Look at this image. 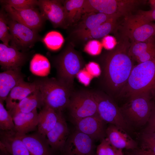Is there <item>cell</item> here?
Wrapping results in <instances>:
<instances>
[{"label":"cell","mask_w":155,"mask_h":155,"mask_svg":"<svg viewBox=\"0 0 155 155\" xmlns=\"http://www.w3.org/2000/svg\"><path fill=\"white\" fill-rule=\"evenodd\" d=\"M123 45L116 48L107 54L105 59L103 80L107 89L112 93L120 92L134 66L129 54V48Z\"/></svg>","instance_id":"cell-1"},{"label":"cell","mask_w":155,"mask_h":155,"mask_svg":"<svg viewBox=\"0 0 155 155\" xmlns=\"http://www.w3.org/2000/svg\"><path fill=\"white\" fill-rule=\"evenodd\" d=\"M144 92L148 93L155 100V59L134 66L119 95L129 97Z\"/></svg>","instance_id":"cell-2"},{"label":"cell","mask_w":155,"mask_h":155,"mask_svg":"<svg viewBox=\"0 0 155 155\" xmlns=\"http://www.w3.org/2000/svg\"><path fill=\"white\" fill-rule=\"evenodd\" d=\"M41 94L43 106L57 111L67 108L73 92L57 79L45 77L35 81Z\"/></svg>","instance_id":"cell-3"},{"label":"cell","mask_w":155,"mask_h":155,"mask_svg":"<svg viewBox=\"0 0 155 155\" xmlns=\"http://www.w3.org/2000/svg\"><path fill=\"white\" fill-rule=\"evenodd\" d=\"M121 108V113L128 124L141 126L148 123L154 103L148 93L141 92L131 96Z\"/></svg>","instance_id":"cell-4"},{"label":"cell","mask_w":155,"mask_h":155,"mask_svg":"<svg viewBox=\"0 0 155 155\" xmlns=\"http://www.w3.org/2000/svg\"><path fill=\"white\" fill-rule=\"evenodd\" d=\"M55 65L57 79L73 92L75 77L82 66L79 55L73 49L68 48L57 56Z\"/></svg>","instance_id":"cell-5"},{"label":"cell","mask_w":155,"mask_h":155,"mask_svg":"<svg viewBox=\"0 0 155 155\" xmlns=\"http://www.w3.org/2000/svg\"><path fill=\"white\" fill-rule=\"evenodd\" d=\"M96 104L98 114L104 122L128 132L131 126L123 115L120 108L109 96L99 91H92Z\"/></svg>","instance_id":"cell-6"},{"label":"cell","mask_w":155,"mask_h":155,"mask_svg":"<svg viewBox=\"0 0 155 155\" xmlns=\"http://www.w3.org/2000/svg\"><path fill=\"white\" fill-rule=\"evenodd\" d=\"M67 108L73 123L83 118L98 114L92 91L73 92Z\"/></svg>","instance_id":"cell-7"},{"label":"cell","mask_w":155,"mask_h":155,"mask_svg":"<svg viewBox=\"0 0 155 155\" xmlns=\"http://www.w3.org/2000/svg\"><path fill=\"white\" fill-rule=\"evenodd\" d=\"M138 1L131 0H85L84 13H100L120 17L126 15Z\"/></svg>","instance_id":"cell-8"},{"label":"cell","mask_w":155,"mask_h":155,"mask_svg":"<svg viewBox=\"0 0 155 155\" xmlns=\"http://www.w3.org/2000/svg\"><path fill=\"white\" fill-rule=\"evenodd\" d=\"M7 24L11 36L10 46L19 51L21 50L24 52L40 40V37L38 32L11 19L8 16Z\"/></svg>","instance_id":"cell-9"},{"label":"cell","mask_w":155,"mask_h":155,"mask_svg":"<svg viewBox=\"0 0 155 155\" xmlns=\"http://www.w3.org/2000/svg\"><path fill=\"white\" fill-rule=\"evenodd\" d=\"M124 31L132 42H145L155 36V25L143 20L136 15L126 18Z\"/></svg>","instance_id":"cell-10"},{"label":"cell","mask_w":155,"mask_h":155,"mask_svg":"<svg viewBox=\"0 0 155 155\" xmlns=\"http://www.w3.org/2000/svg\"><path fill=\"white\" fill-rule=\"evenodd\" d=\"M4 9L11 19L38 32L42 27L45 20L35 8L18 9L8 5Z\"/></svg>","instance_id":"cell-11"},{"label":"cell","mask_w":155,"mask_h":155,"mask_svg":"<svg viewBox=\"0 0 155 155\" xmlns=\"http://www.w3.org/2000/svg\"><path fill=\"white\" fill-rule=\"evenodd\" d=\"M94 140L76 129L70 133L63 150L65 155H93Z\"/></svg>","instance_id":"cell-12"},{"label":"cell","mask_w":155,"mask_h":155,"mask_svg":"<svg viewBox=\"0 0 155 155\" xmlns=\"http://www.w3.org/2000/svg\"><path fill=\"white\" fill-rule=\"evenodd\" d=\"M61 1L39 0L38 6L46 20H48L54 27L66 28L63 4Z\"/></svg>","instance_id":"cell-13"},{"label":"cell","mask_w":155,"mask_h":155,"mask_svg":"<svg viewBox=\"0 0 155 155\" xmlns=\"http://www.w3.org/2000/svg\"><path fill=\"white\" fill-rule=\"evenodd\" d=\"M104 122L98 114L82 119L74 123L76 129L94 140H102L106 135Z\"/></svg>","instance_id":"cell-14"},{"label":"cell","mask_w":155,"mask_h":155,"mask_svg":"<svg viewBox=\"0 0 155 155\" xmlns=\"http://www.w3.org/2000/svg\"><path fill=\"white\" fill-rule=\"evenodd\" d=\"M28 56L10 46L0 44V64L5 71L21 69L26 63Z\"/></svg>","instance_id":"cell-15"},{"label":"cell","mask_w":155,"mask_h":155,"mask_svg":"<svg viewBox=\"0 0 155 155\" xmlns=\"http://www.w3.org/2000/svg\"><path fill=\"white\" fill-rule=\"evenodd\" d=\"M0 150L9 155H31L22 140L13 130L0 131Z\"/></svg>","instance_id":"cell-16"},{"label":"cell","mask_w":155,"mask_h":155,"mask_svg":"<svg viewBox=\"0 0 155 155\" xmlns=\"http://www.w3.org/2000/svg\"><path fill=\"white\" fill-rule=\"evenodd\" d=\"M70 134L62 111H59L56 124L46 135L48 143L53 149L63 150Z\"/></svg>","instance_id":"cell-17"},{"label":"cell","mask_w":155,"mask_h":155,"mask_svg":"<svg viewBox=\"0 0 155 155\" xmlns=\"http://www.w3.org/2000/svg\"><path fill=\"white\" fill-rule=\"evenodd\" d=\"M106 134L110 143L117 149H134L137 147L135 141L120 127L110 124L106 129Z\"/></svg>","instance_id":"cell-18"},{"label":"cell","mask_w":155,"mask_h":155,"mask_svg":"<svg viewBox=\"0 0 155 155\" xmlns=\"http://www.w3.org/2000/svg\"><path fill=\"white\" fill-rule=\"evenodd\" d=\"M120 17L117 15L100 13H84L73 33L77 36L99 27L106 22Z\"/></svg>","instance_id":"cell-19"},{"label":"cell","mask_w":155,"mask_h":155,"mask_svg":"<svg viewBox=\"0 0 155 155\" xmlns=\"http://www.w3.org/2000/svg\"><path fill=\"white\" fill-rule=\"evenodd\" d=\"M153 38L145 42H132L128 53L133 60L139 63L155 59V42Z\"/></svg>","instance_id":"cell-20"},{"label":"cell","mask_w":155,"mask_h":155,"mask_svg":"<svg viewBox=\"0 0 155 155\" xmlns=\"http://www.w3.org/2000/svg\"><path fill=\"white\" fill-rule=\"evenodd\" d=\"M16 135L23 141L31 155H51V147L46 136L38 132L29 135Z\"/></svg>","instance_id":"cell-21"},{"label":"cell","mask_w":155,"mask_h":155,"mask_svg":"<svg viewBox=\"0 0 155 155\" xmlns=\"http://www.w3.org/2000/svg\"><path fill=\"white\" fill-rule=\"evenodd\" d=\"M38 89L35 81L28 82L22 81L11 90L7 97L5 101L6 109L10 111L20 101Z\"/></svg>","instance_id":"cell-22"},{"label":"cell","mask_w":155,"mask_h":155,"mask_svg":"<svg viewBox=\"0 0 155 155\" xmlns=\"http://www.w3.org/2000/svg\"><path fill=\"white\" fill-rule=\"evenodd\" d=\"M13 131L18 135L27 134L35 130L38 126V113L37 108L28 113H20L13 117Z\"/></svg>","instance_id":"cell-23"},{"label":"cell","mask_w":155,"mask_h":155,"mask_svg":"<svg viewBox=\"0 0 155 155\" xmlns=\"http://www.w3.org/2000/svg\"><path fill=\"white\" fill-rule=\"evenodd\" d=\"M21 69L4 71L0 73V101L4 102L11 90L24 80Z\"/></svg>","instance_id":"cell-24"},{"label":"cell","mask_w":155,"mask_h":155,"mask_svg":"<svg viewBox=\"0 0 155 155\" xmlns=\"http://www.w3.org/2000/svg\"><path fill=\"white\" fill-rule=\"evenodd\" d=\"M59 111L47 106L42 107L38 113L37 127L39 133L46 136L48 133L54 127L57 122Z\"/></svg>","instance_id":"cell-25"},{"label":"cell","mask_w":155,"mask_h":155,"mask_svg":"<svg viewBox=\"0 0 155 155\" xmlns=\"http://www.w3.org/2000/svg\"><path fill=\"white\" fill-rule=\"evenodd\" d=\"M85 0H67L63 3L66 27L76 24L84 14L83 5Z\"/></svg>","instance_id":"cell-26"},{"label":"cell","mask_w":155,"mask_h":155,"mask_svg":"<svg viewBox=\"0 0 155 155\" xmlns=\"http://www.w3.org/2000/svg\"><path fill=\"white\" fill-rule=\"evenodd\" d=\"M43 106L42 96L38 89L20 101L9 112L13 117L20 113H29Z\"/></svg>","instance_id":"cell-27"},{"label":"cell","mask_w":155,"mask_h":155,"mask_svg":"<svg viewBox=\"0 0 155 155\" xmlns=\"http://www.w3.org/2000/svg\"><path fill=\"white\" fill-rule=\"evenodd\" d=\"M118 18H115L106 22L99 27L77 36L82 40L92 38H103L113 31L116 26Z\"/></svg>","instance_id":"cell-28"},{"label":"cell","mask_w":155,"mask_h":155,"mask_svg":"<svg viewBox=\"0 0 155 155\" xmlns=\"http://www.w3.org/2000/svg\"><path fill=\"white\" fill-rule=\"evenodd\" d=\"M50 64L48 59L40 54H35L30 62V70L36 75L46 76L50 73Z\"/></svg>","instance_id":"cell-29"},{"label":"cell","mask_w":155,"mask_h":155,"mask_svg":"<svg viewBox=\"0 0 155 155\" xmlns=\"http://www.w3.org/2000/svg\"><path fill=\"white\" fill-rule=\"evenodd\" d=\"M64 41L62 35L55 31L49 32L43 39V41L46 47L52 51L59 49L63 45Z\"/></svg>","instance_id":"cell-30"},{"label":"cell","mask_w":155,"mask_h":155,"mask_svg":"<svg viewBox=\"0 0 155 155\" xmlns=\"http://www.w3.org/2000/svg\"><path fill=\"white\" fill-rule=\"evenodd\" d=\"M142 149L155 155V129L146 128L141 137Z\"/></svg>","instance_id":"cell-31"},{"label":"cell","mask_w":155,"mask_h":155,"mask_svg":"<svg viewBox=\"0 0 155 155\" xmlns=\"http://www.w3.org/2000/svg\"><path fill=\"white\" fill-rule=\"evenodd\" d=\"M14 124L13 118L4 106L3 102L0 101V129L2 131L13 130Z\"/></svg>","instance_id":"cell-32"},{"label":"cell","mask_w":155,"mask_h":155,"mask_svg":"<svg viewBox=\"0 0 155 155\" xmlns=\"http://www.w3.org/2000/svg\"><path fill=\"white\" fill-rule=\"evenodd\" d=\"M8 15L2 9L0 12V40L5 45L9 46L11 38L7 24Z\"/></svg>","instance_id":"cell-33"},{"label":"cell","mask_w":155,"mask_h":155,"mask_svg":"<svg viewBox=\"0 0 155 155\" xmlns=\"http://www.w3.org/2000/svg\"><path fill=\"white\" fill-rule=\"evenodd\" d=\"M97 155H122V150L117 149L110 143L106 138L101 140L96 149Z\"/></svg>","instance_id":"cell-34"},{"label":"cell","mask_w":155,"mask_h":155,"mask_svg":"<svg viewBox=\"0 0 155 155\" xmlns=\"http://www.w3.org/2000/svg\"><path fill=\"white\" fill-rule=\"evenodd\" d=\"M4 5H8L18 9H26L35 8L38 6V1L36 0H0Z\"/></svg>","instance_id":"cell-35"},{"label":"cell","mask_w":155,"mask_h":155,"mask_svg":"<svg viewBox=\"0 0 155 155\" xmlns=\"http://www.w3.org/2000/svg\"><path fill=\"white\" fill-rule=\"evenodd\" d=\"M101 43L96 40L89 41L84 47V51L92 55H96L101 52L102 47Z\"/></svg>","instance_id":"cell-36"},{"label":"cell","mask_w":155,"mask_h":155,"mask_svg":"<svg viewBox=\"0 0 155 155\" xmlns=\"http://www.w3.org/2000/svg\"><path fill=\"white\" fill-rule=\"evenodd\" d=\"M136 15L143 20L150 23L155 21V9L149 11H140Z\"/></svg>","instance_id":"cell-37"},{"label":"cell","mask_w":155,"mask_h":155,"mask_svg":"<svg viewBox=\"0 0 155 155\" xmlns=\"http://www.w3.org/2000/svg\"><path fill=\"white\" fill-rule=\"evenodd\" d=\"M102 46L106 49H113L117 44V42L114 37L112 36L106 35L102 39L101 43Z\"/></svg>","instance_id":"cell-38"},{"label":"cell","mask_w":155,"mask_h":155,"mask_svg":"<svg viewBox=\"0 0 155 155\" xmlns=\"http://www.w3.org/2000/svg\"><path fill=\"white\" fill-rule=\"evenodd\" d=\"M86 69L91 75L97 77L99 76L101 73V70L98 64L92 62L88 63L86 66Z\"/></svg>","instance_id":"cell-39"},{"label":"cell","mask_w":155,"mask_h":155,"mask_svg":"<svg viewBox=\"0 0 155 155\" xmlns=\"http://www.w3.org/2000/svg\"><path fill=\"white\" fill-rule=\"evenodd\" d=\"M79 80L82 83L86 85L89 84L91 78L89 74L85 71H80L77 74Z\"/></svg>","instance_id":"cell-40"},{"label":"cell","mask_w":155,"mask_h":155,"mask_svg":"<svg viewBox=\"0 0 155 155\" xmlns=\"http://www.w3.org/2000/svg\"><path fill=\"white\" fill-rule=\"evenodd\" d=\"M148 125L146 128L155 129V104L153 107L152 112L148 122Z\"/></svg>","instance_id":"cell-41"},{"label":"cell","mask_w":155,"mask_h":155,"mask_svg":"<svg viewBox=\"0 0 155 155\" xmlns=\"http://www.w3.org/2000/svg\"><path fill=\"white\" fill-rule=\"evenodd\" d=\"M134 152L137 155H154L142 149L136 150Z\"/></svg>","instance_id":"cell-42"},{"label":"cell","mask_w":155,"mask_h":155,"mask_svg":"<svg viewBox=\"0 0 155 155\" xmlns=\"http://www.w3.org/2000/svg\"><path fill=\"white\" fill-rule=\"evenodd\" d=\"M149 2L152 7V9H155V0H149Z\"/></svg>","instance_id":"cell-43"},{"label":"cell","mask_w":155,"mask_h":155,"mask_svg":"<svg viewBox=\"0 0 155 155\" xmlns=\"http://www.w3.org/2000/svg\"><path fill=\"white\" fill-rule=\"evenodd\" d=\"M0 155H9L8 154L1 151Z\"/></svg>","instance_id":"cell-44"},{"label":"cell","mask_w":155,"mask_h":155,"mask_svg":"<svg viewBox=\"0 0 155 155\" xmlns=\"http://www.w3.org/2000/svg\"><path fill=\"white\" fill-rule=\"evenodd\" d=\"M130 155H137L134 152L132 154H131Z\"/></svg>","instance_id":"cell-45"},{"label":"cell","mask_w":155,"mask_h":155,"mask_svg":"<svg viewBox=\"0 0 155 155\" xmlns=\"http://www.w3.org/2000/svg\"><path fill=\"white\" fill-rule=\"evenodd\" d=\"M155 25V24H154Z\"/></svg>","instance_id":"cell-46"},{"label":"cell","mask_w":155,"mask_h":155,"mask_svg":"<svg viewBox=\"0 0 155 155\" xmlns=\"http://www.w3.org/2000/svg\"></svg>","instance_id":"cell-47"}]
</instances>
